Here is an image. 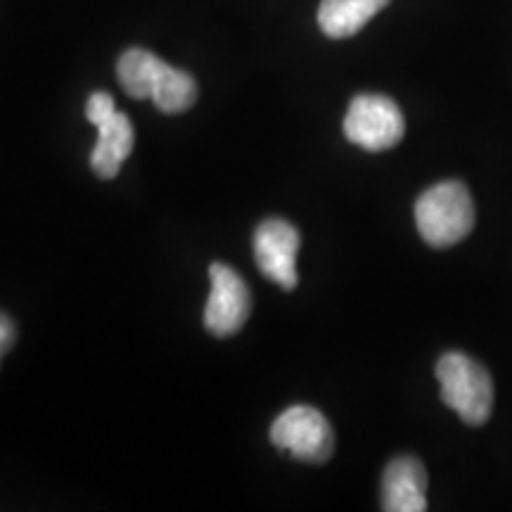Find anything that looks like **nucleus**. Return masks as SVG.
I'll return each instance as SVG.
<instances>
[{
	"label": "nucleus",
	"instance_id": "1",
	"mask_svg": "<svg viewBox=\"0 0 512 512\" xmlns=\"http://www.w3.org/2000/svg\"><path fill=\"white\" fill-rule=\"evenodd\" d=\"M415 226L430 247L458 245L475 228V202L460 181H444L425 190L415 202Z\"/></svg>",
	"mask_w": 512,
	"mask_h": 512
},
{
	"label": "nucleus",
	"instance_id": "2",
	"mask_svg": "<svg viewBox=\"0 0 512 512\" xmlns=\"http://www.w3.org/2000/svg\"><path fill=\"white\" fill-rule=\"evenodd\" d=\"M441 399L470 427H482L494 411V380L475 358L448 351L437 363Z\"/></svg>",
	"mask_w": 512,
	"mask_h": 512
},
{
	"label": "nucleus",
	"instance_id": "3",
	"mask_svg": "<svg viewBox=\"0 0 512 512\" xmlns=\"http://www.w3.org/2000/svg\"><path fill=\"white\" fill-rule=\"evenodd\" d=\"M275 448L311 465L328 463L335 453V432L328 418L313 406H290L271 425Z\"/></svg>",
	"mask_w": 512,
	"mask_h": 512
},
{
	"label": "nucleus",
	"instance_id": "4",
	"mask_svg": "<svg viewBox=\"0 0 512 512\" xmlns=\"http://www.w3.org/2000/svg\"><path fill=\"white\" fill-rule=\"evenodd\" d=\"M403 133H406V121L392 98L363 93L351 100L344 117V136L349 143L368 152H384L399 145Z\"/></svg>",
	"mask_w": 512,
	"mask_h": 512
},
{
	"label": "nucleus",
	"instance_id": "5",
	"mask_svg": "<svg viewBox=\"0 0 512 512\" xmlns=\"http://www.w3.org/2000/svg\"><path fill=\"white\" fill-rule=\"evenodd\" d=\"M299 247H302V235L285 219H266L254 230L256 266L271 283L280 285L287 292L299 285Z\"/></svg>",
	"mask_w": 512,
	"mask_h": 512
},
{
	"label": "nucleus",
	"instance_id": "6",
	"mask_svg": "<svg viewBox=\"0 0 512 512\" xmlns=\"http://www.w3.org/2000/svg\"><path fill=\"white\" fill-rule=\"evenodd\" d=\"M211 290L204 306V325L214 337H230L240 332L252 311L249 287L233 268L221 264L209 266Z\"/></svg>",
	"mask_w": 512,
	"mask_h": 512
},
{
	"label": "nucleus",
	"instance_id": "7",
	"mask_svg": "<svg viewBox=\"0 0 512 512\" xmlns=\"http://www.w3.org/2000/svg\"><path fill=\"white\" fill-rule=\"evenodd\" d=\"M382 510H427V472L415 456H399L387 465L382 475Z\"/></svg>",
	"mask_w": 512,
	"mask_h": 512
},
{
	"label": "nucleus",
	"instance_id": "8",
	"mask_svg": "<svg viewBox=\"0 0 512 512\" xmlns=\"http://www.w3.org/2000/svg\"><path fill=\"white\" fill-rule=\"evenodd\" d=\"M95 128H98V143L91 152V169L102 181H110L119 174L121 164L131 155L136 133H133L131 119L117 110L110 117L100 119Z\"/></svg>",
	"mask_w": 512,
	"mask_h": 512
},
{
	"label": "nucleus",
	"instance_id": "9",
	"mask_svg": "<svg viewBox=\"0 0 512 512\" xmlns=\"http://www.w3.org/2000/svg\"><path fill=\"white\" fill-rule=\"evenodd\" d=\"M389 0H323L318 8V27L328 38H349L382 12Z\"/></svg>",
	"mask_w": 512,
	"mask_h": 512
},
{
	"label": "nucleus",
	"instance_id": "10",
	"mask_svg": "<svg viewBox=\"0 0 512 512\" xmlns=\"http://www.w3.org/2000/svg\"><path fill=\"white\" fill-rule=\"evenodd\" d=\"M164 60H159L155 53L145 48H128L121 53L117 62V79L126 95L133 100H145L152 95L157 76L162 74Z\"/></svg>",
	"mask_w": 512,
	"mask_h": 512
},
{
	"label": "nucleus",
	"instance_id": "11",
	"mask_svg": "<svg viewBox=\"0 0 512 512\" xmlns=\"http://www.w3.org/2000/svg\"><path fill=\"white\" fill-rule=\"evenodd\" d=\"M152 102L159 112L164 114H183L188 112L197 100V83L183 69L164 64L162 74L157 76L155 88H152Z\"/></svg>",
	"mask_w": 512,
	"mask_h": 512
},
{
	"label": "nucleus",
	"instance_id": "12",
	"mask_svg": "<svg viewBox=\"0 0 512 512\" xmlns=\"http://www.w3.org/2000/svg\"><path fill=\"white\" fill-rule=\"evenodd\" d=\"M17 342V328L12 323V318L8 313L0 311V358H3L8 351L15 347Z\"/></svg>",
	"mask_w": 512,
	"mask_h": 512
}]
</instances>
